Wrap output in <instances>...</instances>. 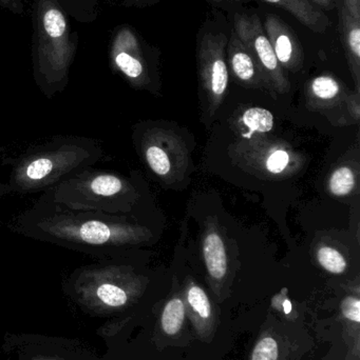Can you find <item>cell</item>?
<instances>
[{
  "label": "cell",
  "mask_w": 360,
  "mask_h": 360,
  "mask_svg": "<svg viewBox=\"0 0 360 360\" xmlns=\"http://www.w3.org/2000/svg\"><path fill=\"white\" fill-rule=\"evenodd\" d=\"M78 49V33L56 0L32 4V65L36 86L52 98L69 84Z\"/></svg>",
  "instance_id": "obj_2"
},
{
  "label": "cell",
  "mask_w": 360,
  "mask_h": 360,
  "mask_svg": "<svg viewBox=\"0 0 360 360\" xmlns=\"http://www.w3.org/2000/svg\"><path fill=\"white\" fill-rule=\"evenodd\" d=\"M139 197L135 179L88 167L42 193L40 199L73 211L133 216Z\"/></svg>",
  "instance_id": "obj_4"
},
{
  "label": "cell",
  "mask_w": 360,
  "mask_h": 360,
  "mask_svg": "<svg viewBox=\"0 0 360 360\" xmlns=\"http://www.w3.org/2000/svg\"><path fill=\"white\" fill-rule=\"evenodd\" d=\"M340 20V35L346 53L347 60L355 82L357 92L360 91V19L355 18L342 0H336Z\"/></svg>",
  "instance_id": "obj_16"
},
{
  "label": "cell",
  "mask_w": 360,
  "mask_h": 360,
  "mask_svg": "<svg viewBox=\"0 0 360 360\" xmlns=\"http://www.w3.org/2000/svg\"><path fill=\"white\" fill-rule=\"evenodd\" d=\"M235 166L264 180L280 181L302 172L306 164L304 154L283 139L268 135H254L249 139H237L228 149Z\"/></svg>",
  "instance_id": "obj_5"
},
{
  "label": "cell",
  "mask_w": 360,
  "mask_h": 360,
  "mask_svg": "<svg viewBox=\"0 0 360 360\" xmlns=\"http://www.w3.org/2000/svg\"><path fill=\"white\" fill-rule=\"evenodd\" d=\"M357 172L348 165L338 166L328 179L327 188L335 197H347L354 192L357 186Z\"/></svg>",
  "instance_id": "obj_20"
},
{
  "label": "cell",
  "mask_w": 360,
  "mask_h": 360,
  "mask_svg": "<svg viewBox=\"0 0 360 360\" xmlns=\"http://www.w3.org/2000/svg\"><path fill=\"white\" fill-rule=\"evenodd\" d=\"M103 147L89 137L58 136L12 160L8 186L20 194L46 192L103 158Z\"/></svg>",
  "instance_id": "obj_3"
},
{
  "label": "cell",
  "mask_w": 360,
  "mask_h": 360,
  "mask_svg": "<svg viewBox=\"0 0 360 360\" xmlns=\"http://www.w3.org/2000/svg\"><path fill=\"white\" fill-rule=\"evenodd\" d=\"M342 314L349 323L359 328L360 323V300L359 295H349L342 300Z\"/></svg>",
  "instance_id": "obj_24"
},
{
  "label": "cell",
  "mask_w": 360,
  "mask_h": 360,
  "mask_svg": "<svg viewBox=\"0 0 360 360\" xmlns=\"http://www.w3.org/2000/svg\"><path fill=\"white\" fill-rule=\"evenodd\" d=\"M186 308L182 294H175L166 302L161 316V327L168 336H175L181 332L185 323Z\"/></svg>",
  "instance_id": "obj_19"
},
{
  "label": "cell",
  "mask_w": 360,
  "mask_h": 360,
  "mask_svg": "<svg viewBox=\"0 0 360 360\" xmlns=\"http://www.w3.org/2000/svg\"><path fill=\"white\" fill-rule=\"evenodd\" d=\"M12 192V188L8 186V184H4V182H0V198L6 196V195L10 194Z\"/></svg>",
  "instance_id": "obj_29"
},
{
  "label": "cell",
  "mask_w": 360,
  "mask_h": 360,
  "mask_svg": "<svg viewBox=\"0 0 360 360\" xmlns=\"http://www.w3.org/2000/svg\"><path fill=\"white\" fill-rule=\"evenodd\" d=\"M188 315L201 340L209 342L215 331L216 315L206 292L192 279L186 281L183 293Z\"/></svg>",
  "instance_id": "obj_15"
},
{
  "label": "cell",
  "mask_w": 360,
  "mask_h": 360,
  "mask_svg": "<svg viewBox=\"0 0 360 360\" xmlns=\"http://www.w3.org/2000/svg\"><path fill=\"white\" fill-rule=\"evenodd\" d=\"M274 116L263 108L252 107L237 114L232 131L237 139L245 141L254 135H266L273 130Z\"/></svg>",
  "instance_id": "obj_18"
},
{
  "label": "cell",
  "mask_w": 360,
  "mask_h": 360,
  "mask_svg": "<svg viewBox=\"0 0 360 360\" xmlns=\"http://www.w3.org/2000/svg\"><path fill=\"white\" fill-rule=\"evenodd\" d=\"M226 44L228 38L224 34H206L199 48V78L211 116L217 113L228 93L230 74L225 60Z\"/></svg>",
  "instance_id": "obj_9"
},
{
  "label": "cell",
  "mask_w": 360,
  "mask_h": 360,
  "mask_svg": "<svg viewBox=\"0 0 360 360\" xmlns=\"http://www.w3.org/2000/svg\"><path fill=\"white\" fill-rule=\"evenodd\" d=\"M310 1L323 10H332L335 6V0H310Z\"/></svg>",
  "instance_id": "obj_28"
},
{
  "label": "cell",
  "mask_w": 360,
  "mask_h": 360,
  "mask_svg": "<svg viewBox=\"0 0 360 360\" xmlns=\"http://www.w3.org/2000/svg\"><path fill=\"white\" fill-rule=\"evenodd\" d=\"M277 4L291 13L297 20L315 33H325L330 25L329 17L310 0H264Z\"/></svg>",
  "instance_id": "obj_17"
},
{
  "label": "cell",
  "mask_w": 360,
  "mask_h": 360,
  "mask_svg": "<svg viewBox=\"0 0 360 360\" xmlns=\"http://www.w3.org/2000/svg\"><path fill=\"white\" fill-rule=\"evenodd\" d=\"M236 1H238V0H236Z\"/></svg>",
  "instance_id": "obj_31"
},
{
  "label": "cell",
  "mask_w": 360,
  "mask_h": 360,
  "mask_svg": "<svg viewBox=\"0 0 360 360\" xmlns=\"http://www.w3.org/2000/svg\"><path fill=\"white\" fill-rule=\"evenodd\" d=\"M70 17L82 23H92L99 17V0H56Z\"/></svg>",
  "instance_id": "obj_22"
},
{
  "label": "cell",
  "mask_w": 360,
  "mask_h": 360,
  "mask_svg": "<svg viewBox=\"0 0 360 360\" xmlns=\"http://www.w3.org/2000/svg\"><path fill=\"white\" fill-rule=\"evenodd\" d=\"M279 354L280 351L276 338L266 334L261 336L256 344L252 353V360H278Z\"/></svg>",
  "instance_id": "obj_23"
},
{
  "label": "cell",
  "mask_w": 360,
  "mask_h": 360,
  "mask_svg": "<svg viewBox=\"0 0 360 360\" xmlns=\"http://www.w3.org/2000/svg\"><path fill=\"white\" fill-rule=\"evenodd\" d=\"M202 254L209 283L219 294L230 275V255L223 233L216 222H207L202 237Z\"/></svg>",
  "instance_id": "obj_12"
},
{
  "label": "cell",
  "mask_w": 360,
  "mask_h": 360,
  "mask_svg": "<svg viewBox=\"0 0 360 360\" xmlns=\"http://www.w3.org/2000/svg\"><path fill=\"white\" fill-rule=\"evenodd\" d=\"M8 226L17 234L95 257H114L154 239L135 216L73 211L40 198Z\"/></svg>",
  "instance_id": "obj_1"
},
{
  "label": "cell",
  "mask_w": 360,
  "mask_h": 360,
  "mask_svg": "<svg viewBox=\"0 0 360 360\" xmlns=\"http://www.w3.org/2000/svg\"><path fill=\"white\" fill-rule=\"evenodd\" d=\"M263 30L277 60L285 71L297 73L304 67V52L294 30L277 15H266Z\"/></svg>",
  "instance_id": "obj_11"
},
{
  "label": "cell",
  "mask_w": 360,
  "mask_h": 360,
  "mask_svg": "<svg viewBox=\"0 0 360 360\" xmlns=\"http://www.w3.org/2000/svg\"><path fill=\"white\" fill-rule=\"evenodd\" d=\"M360 92L349 93L345 101L344 105H346L347 111L350 114L353 122H357L360 117Z\"/></svg>",
  "instance_id": "obj_25"
},
{
  "label": "cell",
  "mask_w": 360,
  "mask_h": 360,
  "mask_svg": "<svg viewBox=\"0 0 360 360\" xmlns=\"http://www.w3.org/2000/svg\"><path fill=\"white\" fill-rule=\"evenodd\" d=\"M0 8L14 15L25 14V4L23 0H0Z\"/></svg>",
  "instance_id": "obj_26"
},
{
  "label": "cell",
  "mask_w": 360,
  "mask_h": 360,
  "mask_svg": "<svg viewBox=\"0 0 360 360\" xmlns=\"http://www.w3.org/2000/svg\"><path fill=\"white\" fill-rule=\"evenodd\" d=\"M120 1H124V2H139V1H144V0H120Z\"/></svg>",
  "instance_id": "obj_30"
},
{
  "label": "cell",
  "mask_w": 360,
  "mask_h": 360,
  "mask_svg": "<svg viewBox=\"0 0 360 360\" xmlns=\"http://www.w3.org/2000/svg\"><path fill=\"white\" fill-rule=\"evenodd\" d=\"M109 63L133 88L144 90L149 86L151 79L143 46L129 25H120L113 32L109 44Z\"/></svg>",
  "instance_id": "obj_10"
},
{
  "label": "cell",
  "mask_w": 360,
  "mask_h": 360,
  "mask_svg": "<svg viewBox=\"0 0 360 360\" xmlns=\"http://www.w3.org/2000/svg\"><path fill=\"white\" fill-rule=\"evenodd\" d=\"M234 32L255 57L270 89L271 96L276 98L278 94H287L291 89V84L285 70L277 60L259 17L257 15L236 14Z\"/></svg>",
  "instance_id": "obj_8"
},
{
  "label": "cell",
  "mask_w": 360,
  "mask_h": 360,
  "mask_svg": "<svg viewBox=\"0 0 360 360\" xmlns=\"http://www.w3.org/2000/svg\"><path fill=\"white\" fill-rule=\"evenodd\" d=\"M148 281L133 266L118 262H104L86 266L76 273L75 285L84 294L97 298L109 308H122L139 297Z\"/></svg>",
  "instance_id": "obj_6"
},
{
  "label": "cell",
  "mask_w": 360,
  "mask_h": 360,
  "mask_svg": "<svg viewBox=\"0 0 360 360\" xmlns=\"http://www.w3.org/2000/svg\"><path fill=\"white\" fill-rule=\"evenodd\" d=\"M349 93L346 84L334 76H316L306 84V105L310 111L325 113L342 105Z\"/></svg>",
  "instance_id": "obj_14"
},
{
  "label": "cell",
  "mask_w": 360,
  "mask_h": 360,
  "mask_svg": "<svg viewBox=\"0 0 360 360\" xmlns=\"http://www.w3.org/2000/svg\"><path fill=\"white\" fill-rule=\"evenodd\" d=\"M228 65L237 82L249 89H258L271 95L266 78L255 57L232 30L228 40Z\"/></svg>",
  "instance_id": "obj_13"
},
{
  "label": "cell",
  "mask_w": 360,
  "mask_h": 360,
  "mask_svg": "<svg viewBox=\"0 0 360 360\" xmlns=\"http://www.w3.org/2000/svg\"><path fill=\"white\" fill-rule=\"evenodd\" d=\"M139 150L150 170L167 184L182 181L190 166L184 139L168 129H146L139 135Z\"/></svg>",
  "instance_id": "obj_7"
},
{
  "label": "cell",
  "mask_w": 360,
  "mask_h": 360,
  "mask_svg": "<svg viewBox=\"0 0 360 360\" xmlns=\"http://www.w3.org/2000/svg\"><path fill=\"white\" fill-rule=\"evenodd\" d=\"M342 2L355 18L360 19V0H342Z\"/></svg>",
  "instance_id": "obj_27"
},
{
  "label": "cell",
  "mask_w": 360,
  "mask_h": 360,
  "mask_svg": "<svg viewBox=\"0 0 360 360\" xmlns=\"http://www.w3.org/2000/svg\"><path fill=\"white\" fill-rule=\"evenodd\" d=\"M315 258L319 266L331 274L342 275L348 269L346 256L332 245H319L315 249Z\"/></svg>",
  "instance_id": "obj_21"
}]
</instances>
